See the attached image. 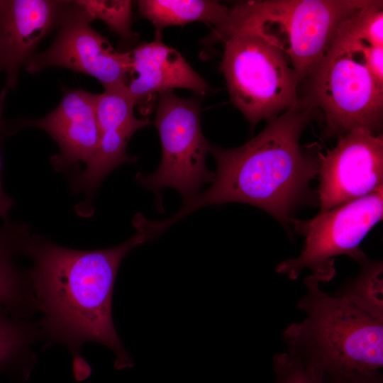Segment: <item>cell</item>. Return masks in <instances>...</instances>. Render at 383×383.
<instances>
[{
    "label": "cell",
    "mask_w": 383,
    "mask_h": 383,
    "mask_svg": "<svg viewBox=\"0 0 383 383\" xmlns=\"http://www.w3.org/2000/svg\"><path fill=\"white\" fill-rule=\"evenodd\" d=\"M158 224L137 214L133 219L136 232L131 238L96 250L65 248L42 237L27 235L21 254L33 262L27 279L35 308L43 313L38 326L48 340L65 345L72 357L80 355L85 342H96L114 352L116 369L133 366L113 326V286L123 257L162 233Z\"/></svg>",
    "instance_id": "1"
},
{
    "label": "cell",
    "mask_w": 383,
    "mask_h": 383,
    "mask_svg": "<svg viewBox=\"0 0 383 383\" xmlns=\"http://www.w3.org/2000/svg\"><path fill=\"white\" fill-rule=\"evenodd\" d=\"M316 110L306 96L267 121L263 131L243 145L210 147L217 164L212 185L184 204L169 223L208 205L239 202L265 211L288 229L295 209L313 203L314 197L309 184L318 172L322 152L318 145L303 149L299 139Z\"/></svg>",
    "instance_id": "2"
},
{
    "label": "cell",
    "mask_w": 383,
    "mask_h": 383,
    "mask_svg": "<svg viewBox=\"0 0 383 383\" xmlns=\"http://www.w3.org/2000/svg\"><path fill=\"white\" fill-rule=\"evenodd\" d=\"M304 284L306 293L296 306L306 318L284 331L287 352L322 375L382 369L383 320L326 293L311 274Z\"/></svg>",
    "instance_id": "3"
},
{
    "label": "cell",
    "mask_w": 383,
    "mask_h": 383,
    "mask_svg": "<svg viewBox=\"0 0 383 383\" xmlns=\"http://www.w3.org/2000/svg\"><path fill=\"white\" fill-rule=\"evenodd\" d=\"M371 0L247 1L230 9L228 23L254 30L279 48L299 82L309 77L340 26Z\"/></svg>",
    "instance_id": "4"
},
{
    "label": "cell",
    "mask_w": 383,
    "mask_h": 383,
    "mask_svg": "<svg viewBox=\"0 0 383 383\" xmlns=\"http://www.w3.org/2000/svg\"><path fill=\"white\" fill-rule=\"evenodd\" d=\"M207 42H224L221 69L231 99L252 129L296 104L297 74L286 55L249 28L226 23Z\"/></svg>",
    "instance_id": "5"
},
{
    "label": "cell",
    "mask_w": 383,
    "mask_h": 383,
    "mask_svg": "<svg viewBox=\"0 0 383 383\" xmlns=\"http://www.w3.org/2000/svg\"><path fill=\"white\" fill-rule=\"evenodd\" d=\"M353 16L340 26L309 77L308 96L323 112L328 136L340 137L357 128L374 134L382 123L383 87L365 65Z\"/></svg>",
    "instance_id": "6"
},
{
    "label": "cell",
    "mask_w": 383,
    "mask_h": 383,
    "mask_svg": "<svg viewBox=\"0 0 383 383\" xmlns=\"http://www.w3.org/2000/svg\"><path fill=\"white\" fill-rule=\"evenodd\" d=\"M382 194L381 187L311 219L292 218L289 225L305 238L304 248L297 257L281 261L277 272L296 279L309 269L320 283L330 282L335 275V257L345 255L355 260L363 253L360 243L382 218Z\"/></svg>",
    "instance_id": "7"
},
{
    "label": "cell",
    "mask_w": 383,
    "mask_h": 383,
    "mask_svg": "<svg viewBox=\"0 0 383 383\" xmlns=\"http://www.w3.org/2000/svg\"><path fill=\"white\" fill-rule=\"evenodd\" d=\"M153 123L161 141V162L152 174L138 173L136 181L155 192L172 187L182 194L184 204L187 203L198 195L204 184L214 178L206 166L210 145L201 128L200 102L180 98L172 91L162 92Z\"/></svg>",
    "instance_id": "8"
},
{
    "label": "cell",
    "mask_w": 383,
    "mask_h": 383,
    "mask_svg": "<svg viewBox=\"0 0 383 383\" xmlns=\"http://www.w3.org/2000/svg\"><path fill=\"white\" fill-rule=\"evenodd\" d=\"M92 21L81 6L68 1L54 41L28 60L27 71L33 74L50 67H60L93 77L104 89L127 85L131 52L116 51L104 35L91 27Z\"/></svg>",
    "instance_id": "9"
},
{
    "label": "cell",
    "mask_w": 383,
    "mask_h": 383,
    "mask_svg": "<svg viewBox=\"0 0 383 383\" xmlns=\"http://www.w3.org/2000/svg\"><path fill=\"white\" fill-rule=\"evenodd\" d=\"M318 190L325 213L383 187V135L363 128L338 137V144L321 154Z\"/></svg>",
    "instance_id": "10"
},
{
    "label": "cell",
    "mask_w": 383,
    "mask_h": 383,
    "mask_svg": "<svg viewBox=\"0 0 383 383\" xmlns=\"http://www.w3.org/2000/svg\"><path fill=\"white\" fill-rule=\"evenodd\" d=\"M68 1H0V72L6 88L14 89L20 69L35 55L40 42L58 26Z\"/></svg>",
    "instance_id": "11"
},
{
    "label": "cell",
    "mask_w": 383,
    "mask_h": 383,
    "mask_svg": "<svg viewBox=\"0 0 383 383\" xmlns=\"http://www.w3.org/2000/svg\"><path fill=\"white\" fill-rule=\"evenodd\" d=\"M95 100L96 94L81 89H68L48 115L21 122V128H40L56 141L60 152L51 160L55 170L61 171L79 162H87L94 153L99 138Z\"/></svg>",
    "instance_id": "12"
},
{
    "label": "cell",
    "mask_w": 383,
    "mask_h": 383,
    "mask_svg": "<svg viewBox=\"0 0 383 383\" xmlns=\"http://www.w3.org/2000/svg\"><path fill=\"white\" fill-rule=\"evenodd\" d=\"M131 52L128 89L140 111L149 113L155 94L183 88L198 95L206 94L209 87L174 48L166 45L162 38L144 43Z\"/></svg>",
    "instance_id": "13"
},
{
    "label": "cell",
    "mask_w": 383,
    "mask_h": 383,
    "mask_svg": "<svg viewBox=\"0 0 383 383\" xmlns=\"http://www.w3.org/2000/svg\"><path fill=\"white\" fill-rule=\"evenodd\" d=\"M140 15L155 28V38H162L165 28L200 21L219 28L227 21L230 9L211 0H140Z\"/></svg>",
    "instance_id": "14"
},
{
    "label": "cell",
    "mask_w": 383,
    "mask_h": 383,
    "mask_svg": "<svg viewBox=\"0 0 383 383\" xmlns=\"http://www.w3.org/2000/svg\"><path fill=\"white\" fill-rule=\"evenodd\" d=\"M27 231L26 226L9 221L0 229V306L6 309L30 307L27 277H23L13 261Z\"/></svg>",
    "instance_id": "15"
},
{
    "label": "cell",
    "mask_w": 383,
    "mask_h": 383,
    "mask_svg": "<svg viewBox=\"0 0 383 383\" xmlns=\"http://www.w3.org/2000/svg\"><path fill=\"white\" fill-rule=\"evenodd\" d=\"M135 133L131 129H114L99 133L96 148L87 161L84 170L77 174L74 187L89 197L112 170L124 162H134L126 154V146Z\"/></svg>",
    "instance_id": "16"
},
{
    "label": "cell",
    "mask_w": 383,
    "mask_h": 383,
    "mask_svg": "<svg viewBox=\"0 0 383 383\" xmlns=\"http://www.w3.org/2000/svg\"><path fill=\"white\" fill-rule=\"evenodd\" d=\"M355 261L359 265L357 274L343 282L333 294L370 316L383 320L382 261L371 260L364 252Z\"/></svg>",
    "instance_id": "17"
},
{
    "label": "cell",
    "mask_w": 383,
    "mask_h": 383,
    "mask_svg": "<svg viewBox=\"0 0 383 383\" xmlns=\"http://www.w3.org/2000/svg\"><path fill=\"white\" fill-rule=\"evenodd\" d=\"M135 101L126 85L104 89L96 94L95 113L99 132L114 129H131L135 132L148 126V119L137 118Z\"/></svg>",
    "instance_id": "18"
},
{
    "label": "cell",
    "mask_w": 383,
    "mask_h": 383,
    "mask_svg": "<svg viewBox=\"0 0 383 383\" xmlns=\"http://www.w3.org/2000/svg\"><path fill=\"white\" fill-rule=\"evenodd\" d=\"M74 3L92 20L104 21L122 40L130 42L138 38L131 30L132 1L77 0Z\"/></svg>",
    "instance_id": "19"
},
{
    "label": "cell",
    "mask_w": 383,
    "mask_h": 383,
    "mask_svg": "<svg viewBox=\"0 0 383 383\" xmlns=\"http://www.w3.org/2000/svg\"><path fill=\"white\" fill-rule=\"evenodd\" d=\"M4 309H6L0 306V371L19 357H25V353L28 354L38 330L31 325L9 317Z\"/></svg>",
    "instance_id": "20"
},
{
    "label": "cell",
    "mask_w": 383,
    "mask_h": 383,
    "mask_svg": "<svg viewBox=\"0 0 383 383\" xmlns=\"http://www.w3.org/2000/svg\"><path fill=\"white\" fill-rule=\"evenodd\" d=\"M382 1L370 3L353 16V24L358 37L372 46L383 47Z\"/></svg>",
    "instance_id": "21"
},
{
    "label": "cell",
    "mask_w": 383,
    "mask_h": 383,
    "mask_svg": "<svg viewBox=\"0 0 383 383\" xmlns=\"http://www.w3.org/2000/svg\"><path fill=\"white\" fill-rule=\"evenodd\" d=\"M273 383H323V375L314 372L287 351L272 358Z\"/></svg>",
    "instance_id": "22"
},
{
    "label": "cell",
    "mask_w": 383,
    "mask_h": 383,
    "mask_svg": "<svg viewBox=\"0 0 383 383\" xmlns=\"http://www.w3.org/2000/svg\"><path fill=\"white\" fill-rule=\"evenodd\" d=\"M361 50L366 67L377 84L383 87V47L372 46L362 40Z\"/></svg>",
    "instance_id": "23"
},
{
    "label": "cell",
    "mask_w": 383,
    "mask_h": 383,
    "mask_svg": "<svg viewBox=\"0 0 383 383\" xmlns=\"http://www.w3.org/2000/svg\"><path fill=\"white\" fill-rule=\"evenodd\" d=\"M323 383H383L379 370L323 374Z\"/></svg>",
    "instance_id": "24"
},
{
    "label": "cell",
    "mask_w": 383,
    "mask_h": 383,
    "mask_svg": "<svg viewBox=\"0 0 383 383\" xmlns=\"http://www.w3.org/2000/svg\"><path fill=\"white\" fill-rule=\"evenodd\" d=\"M72 371L74 378L78 381L85 379L91 373L89 365L81 355L73 357Z\"/></svg>",
    "instance_id": "25"
},
{
    "label": "cell",
    "mask_w": 383,
    "mask_h": 383,
    "mask_svg": "<svg viewBox=\"0 0 383 383\" xmlns=\"http://www.w3.org/2000/svg\"><path fill=\"white\" fill-rule=\"evenodd\" d=\"M13 199L9 197L4 193L0 179V217L2 218L5 222L9 221L8 213L9 210L13 206Z\"/></svg>",
    "instance_id": "26"
},
{
    "label": "cell",
    "mask_w": 383,
    "mask_h": 383,
    "mask_svg": "<svg viewBox=\"0 0 383 383\" xmlns=\"http://www.w3.org/2000/svg\"><path fill=\"white\" fill-rule=\"evenodd\" d=\"M7 90L8 89L6 87H4L0 93V125H1V114L3 111V108H4L5 96L6 95ZM0 179H1V156H0Z\"/></svg>",
    "instance_id": "27"
}]
</instances>
